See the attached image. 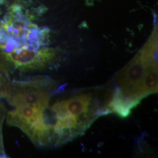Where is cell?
<instances>
[{"label":"cell","instance_id":"1","mask_svg":"<svg viewBox=\"0 0 158 158\" xmlns=\"http://www.w3.org/2000/svg\"><path fill=\"white\" fill-rule=\"evenodd\" d=\"M151 38L132 60L114 77L115 87L109 103L111 114L129 116L147 96L158 93L157 40Z\"/></svg>","mask_w":158,"mask_h":158},{"label":"cell","instance_id":"2","mask_svg":"<svg viewBox=\"0 0 158 158\" xmlns=\"http://www.w3.org/2000/svg\"><path fill=\"white\" fill-rule=\"evenodd\" d=\"M48 35L47 29H40L29 23L19 13L6 18L0 26V42L7 39L14 40L18 48L28 46L39 49L45 44Z\"/></svg>","mask_w":158,"mask_h":158},{"label":"cell","instance_id":"3","mask_svg":"<svg viewBox=\"0 0 158 158\" xmlns=\"http://www.w3.org/2000/svg\"><path fill=\"white\" fill-rule=\"evenodd\" d=\"M6 57L19 69L36 70L51 66L57 62L59 52L53 48L36 49L23 46L6 53Z\"/></svg>","mask_w":158,"mask_h":158}]
</instances>
